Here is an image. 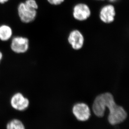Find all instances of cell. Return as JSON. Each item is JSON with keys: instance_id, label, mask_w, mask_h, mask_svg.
<instances>
[{"instance_id": "3957f363", "label": "cell", "mask_w": 129, "mask_h": 129, "mask_svg": "<svg viewBox=\"0 0 129 129\" xmlns=\"http://www.w3.org/2000/svg\"><path fill=\"white\" fill-rule=\"evenodd\" d=\"M30 42L26 37L17 36L12 37L10 44V48L13 52L18 54H24L29 49Z\"/></svg>"}, {"instance_id": "4fadbf2b", "label": "cell", "mask_w": 129, "mask_h": 129, "mask_svg": "<svg viewBox=\"0 0 129 129\" xmlns=\"http://www.w3.org/2000/svg\"><path fill=\"white\" fill-rule=\"evenodd\" d=\"M9 1V0H0V4H6Z\"/></svg>"}, {"instance_id": "6da1fadb", "label": "cell", "mask_w": 129, "mask_h": 129, "mask_svg": "<svg viewBox=\"0 0 129 129\" xmlns=\"http://www.w3.org/2000/svg\"><path fill=\"white\" fill-rule=\"evenodd\" d=\"M106 107L110 111L108 120L112 125L122 123L127 118V112L123 107L117 105L110 93H105L96 96L93 104V111L97 117H101L104 115Z\"/></svg>"}, {"instance_id": "ba28073f", "label": "cell", "mask_w": 129, "mask_h": 129, "mask_svg": "<svg viewBox=\"0 0 129 129\" xmlns=\"http://www.w3.org/2000/svg\"><path fill=\"white\" fill-rule=\"evenodd\" d=\"M73 113L78 120L86 121L91 115L89 106L84 103H79L74 105L72 109Z\"/></svg>"}, {"instance_id": "8fae6325", "label": "cell", "mask_w": 129, "mask_h": 129, "mask_svg": "<svg viewBox=\"0 0 129 129\" xmlns=\"http://www.w3.org/2000/svg\"><path fill=\"white\" fill-rule=\"evenodd\" d=\"M24 2L27 6L34 9L37 10L39 9V5L36 0H26Z\"/></svg>"}, {"instance_id": "9c48e42d", "label": "cell", "mask_w": 129, "mask_h": 129, "mask_svg": "<svg viewBox=\"0 0 129 129\" xmlns=\"http://www.w3.org/2000/svg\"><path fill=\"white\" fill-rule=\"evenodd\" d=\"M13 30L9 25L3 24L0 25V41L7 42L13 37Z\"/></svg>"}, {"instance_id": "30bf717a", "label": "cell", "mask_w": 129, "mask_h": 129, "mask_svg": "<svg viewBox=\"0 0 129 129\" xmlns=\"http://www.w3.org/2000/svg\"><path fill=\"white\" fill-rule=\"evenodd\" d=\"M6 129H26L23 123L18 119H12L6 125Z\"/></svg>"}, {"instance_id": "52a82bcc", "label": "cell", "mask_w": 129, "mask_h": 129, "mask_svg": "<svg viewBox=\"0 0 129 129\" xmlns=\"http://www.w3.org/2000/svg\"><path fill=\"white\" fill-rule=\"evenodd\" d=\"M29 100L20 92L14 94L10 100V104L13 108L19 111L26 110L29 107Z\"/></svg>"}, {"instance_id": "277c9868", "label": "cell", "mask_w": 129, "mask_h": 129, "mask_svg": "<svg viewBox=\"0 0 129 129\" xmlns=\"http://www.w3.org/2000/svg\"><path fill=\"white\" fill-rule=\"evenodd\" d=\"M91 11L89 6L84 3L76 4L72 9V16L74 19L78 21H84L91 16Z\"/></svg>"}, {"instance_id": "7c38bea8", "label": "cell", "mask_w": 129, "mask_h": 129, "mask_svg": "<svg viewBox=\"0 0 129 129\" xmlns=\"http://www.w3.org/2000/svg\"><path fill=\"white\" fill-rule=\"evenodd\" d=\"M49 4L54 6H58L63 3L65 0H46Z\"/></svg>"}, {"instance_id": "9a60e30c", "label": "cell", "mask_w": 129, "mask_h": 129, "mask_svg": "<svg viewBox=\"0 0 129 129\" xmlns=\"http://www.w3.org/2000/svg\"><path fill=\"white\" fill-rule=\"evenodd\" d=\"M98 1H102V0H98Z\"/></svg>"}, {"instance_id": "7a4b0ae2", "label": "cell", "mask_w": 129, "mask_h": 129, "mask_svg": "<svg viewBox=\"0 0 129 129\" xmlns=\"http://www.w3.org/2000/svg\"><path fill=\"white\" fill-rule=\"evenodd\" d=\"M17 13L22 23H29L37 18V10L29 7L24 2H22L20 3L17 6Z\"/></svg>"}, {"instance_id": "8992f818", "label": "cell", "mask_w": 129, "mask_h": 129, "mask_svg": "<svg viewBox=\"0 0 129 129\" xmlns=\"http://www.w3.org/2000/svg\"><path fill=\"white\" fill-rule=\"evenodd\" d=\"M116 15L115 8L112 4L104 5L99 11V18L100 21L105 24H110L115 21Z\"/></svg>"}, {"instance_id": "5b68a950", "label": "cell", "mask_w": 129, "mask_h": 129, "mask_svg": "<svg viewBox=\"0 0 129 129\" xmlns=\"http://www.w3.org/2000/svg\"><path fill=\"white\" fill-rule=\"evenodd\" d=\"M67 41L73 49L79 50L84 45L85 38L80 30L75 29L70 32L67 37Z\"/></svg>"}, {"instance_id": "5bb4252c", "label": "cell", "mask_w": 129, "mask_h": 129, "mask_svg": "<svg viewBox=\"0 0 129 129\" xmlns=\"http://www.w3.org/2000/svg\"><path fill=\"white\" fill-rule=\"evenodd\" d=\"M3 58V54L2 52L0 51V63L1 62Z\"/></svg>"}]
</instances>
